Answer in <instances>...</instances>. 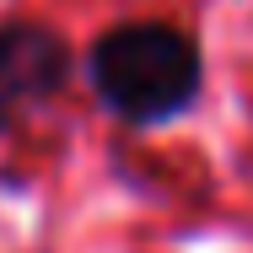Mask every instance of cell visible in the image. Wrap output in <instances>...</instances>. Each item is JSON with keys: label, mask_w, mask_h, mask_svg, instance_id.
I'll list each match as a JSON object with an SVG mask.
<instances>
[{"label": "cell", "mask_w": 253, "mask_h": 253, "mask_svg": "<svg viewBox=\"0 0 253 253\" xmlns=\"http://www.w3.org/2000/svg\"><path fill=\"white\" fill-rule=\"evenodd\" d=\"M97 108L124 129H162L205 97V43L167 16L108 22L81 54Z\"/></svg>", "instance_id": "cell-1"}, {"label": "cell", "mask_w": 253, "mask_h": 253, "mask_svg": "<svg viewBox=\"0 0 253 253\" xmlns=\"http://www.w3.org/2000/svg\"><path fill=\"white\" fill-rule=\"evenodd\" d=\"M76 49L43 16H0V140L70 92Z\"/></svg>", "instance_id": "cell-2"}]
</instances>
